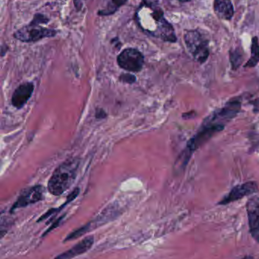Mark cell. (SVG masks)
Instances as JSON below:
<instances>
[{
	"label": "cell",
	"instance_id": "obj_1",
	"mask_svg": "<svg viewBox=\"0 0 259 259\" xmlns=\"http://www.w3.org/2000/svg\"><path fill=\"white\" fill-rule=\"evenodd\" d=\"M81 160L79 157L68 158L55 169L48 181V191L53 196L63 194L77 178Z\"/></svg>",
	"mask_w": 259,
	"mask_h": 259
},
{
	"label": "cell",
	"instance_id": "obj_2",
	"mask_svg": "<svg viewBox=\"0 0 259 259\" xmlns=\"http://www.w3.org/2000/svg\"><path fill=\"white\" fill-rule=\"evenodd\" d=\"M49 19L41 14H36L28 25L24 26L14 33V36L18 40L25 42H33L41 40L44 38L56 36V30L46 28L41 24H47Z\"/></svg>",
	"mask_w": 259,
	"mask_h": 259
},
{
	"label": "cell",
	"instance_id": "obj_3",
	"mask_svg": "<svg viewBox=\"0 0 259 259\" xmlns=\"http://www.w3.org/2000/svg\"><path fill=\"white\" fill-rule=\"evenodd\" d=\"M225 127L224 124H203L198 134L190 139L187 143V148L178 159L179 165L185 167L193 152L197 150L202 145L205 144L214 134L223 131Z\"/></svg>",
	"mask_w": 259,
	"mask_h": 259
},
{
	"label": "cell",
	"instance_id": "obj_4",
	"mask_svg": "<svg viewBox=\"0 0 259 259\" xmlns=\"http://www.w3.org/2000/svg\"><path fill=\"white\" fill-rule=\"evenodd\" d=\"M184 40L189 52L196 62L204 64L209 56V41L199 30H187Z\"/></svg>",
	"mask_w": 259,
	"mask_h": 259
},
{
	"label": "cell",
	"instance_id": "obj_5",
	"mask_svg": "<svg viewBox=\"0 0 259 259\" xmlns=\"http://www.w3.org/2000/svg\"><path fill=\"white\" fill-rule=\"evenodd\" d=\"M144 56L136 49L128 48L123 50L117 57L119 66L130 72H138L144 65Z\"/></svg>",
	"mask_w": 259,
	"mask_h": 259
},
{
	"label": "cell",
	"instance_id": "obj_6",
	"mask_svg": "<svg viewBox=\"0 0 259 259\" xmlns=\"http://www.w3.org/2000/svg\"><path fill=\"white\" fill-rule=\"evenodd\" d=\"M241 109V103L239 100H232L225 105L220 110L215 111L205 119L203 124H223V121H229L235 118ZM225 125V124H224Z\"/></svg>",
	"mask_w": 259,
	"mask_h": 259
},
{
	"label": "cell",
	"instance_id": "obj_7",
	"mask_svg": "<svg viewBox=\"0 0 259 259\" xmlns=\"http://www.w3.org/2000/svg\"><path fill=\"white\" fill-rule=\"evenodd\" d=\"M258 192V184L255 181H249V182L234 187L231 191L217 204L220 205H226L231 202L240 200L245 196H252Z\"/></svg>",
	"mask_w": 259,
	"mask_h": 259
},
{
	"label": "cell",
	"instance_id": "obj_8",
	"mask_svg": "<svg viewBox=\"0 0 259 259\" xmlns=\"http://www.w3.org/2000/svg\"><path fill=\"white\" fill-rule=\"evenodd\" d=\"M44 187L41 185H35L24 190L18 196L16 202L13 204L11 208L10 212L13 213L18 208L28 206L32 204L36 203L42 200L44 198Z\"/></svg>",
	"mask_w": 259,
	"mask_h": 259
},
{
	"label": "cell",
	"instance_id": "obj_9",
	"mask_svg": "<svg viewBox=\"0 0 259 259\" xmlns=\"http://www.w3.org/2000/svg\"><path fill=\"white\" fill-rule=\"evenodd\" d=\"M249 232L252 238L259 243V199L250 198L246 203Z\"/></svg>",
	"mask_w": 259,
	"mask_h": 259
},
{
	"label": "cell",
	"instance_id": "obj_10",
	"mask_svg": "<svg viewBox=\"0 0 259 259\" xmlns=\"http://www.w3.org/2000/svg\"><path fill=\"white\" fill-rule=\"evenodd\" d=\"M33 90L34 86L30 82H26L18 86L12 94V106L18 109L24 107V105L31 97Z\"/></svg>",
	"mask_w": 259,
	"mask_h": 259
},
{
	"label": "cell",
	"instance_id": "obj_11",
	"mask_svg": "<svg viewBox=\"0 0 259 259\" xmlns=\"http://www.w3.org/2000/svg\"><path fill=\"white\" fill-rule=\"evenodd\" d=\"M94 237L93 236H89L86 238L79 242L77 244L75 245L73 247L62 253L59 254L54 259H71L82 255L85 252L89 251L94 246Z\"/></svg>",
	"mask_w": 259,
	"mask_h": 259
},
{
	"label": "cell",
	"instance_id": "obj_12",
	"mask_svg": "<svg viewBox=\"0 0 259 259\" xmlns=\"http://www.w3.org/2000/svg\"><path fill=\"white\" fill-rule=\"evenodd\" d=\"M214 10L221 19L230 21L234 17V9L231 0H214Z\"/></svg>",
	"mask_w": 259,
	"mask_h": 259
},
{
	"label": "cell",
	"instance_id": "obj_13",
	"mask_svg": "<svg viewBox=\"0 0 259 259\" xmlns=\"http://www.w3.org/2000/svg\"><path fill=\"white\" fill-rule=\"evenodd\" d=\"M251 56L245 68H254L256 66L259 62V42L258 38L257 36H254L252 39V46H251Z\"/></svg>",
	"mask_w": 259,
	"mask_h": 259
},
{
	"label": "cell",
	"instance_id": "obj_14",
	"mask_svg": "<svg viewBox=\"0 0 259 259\" xmlns=\"http://www.w3.org/2000/svg\"><path fill=\"white\" fill-rule=\"evenodd\" d=\"M230 61L233 70H237L243 62V55L240 48L233 49L230 51Z\"/></svg>",
	"mask_w": 259,
	"mask_h": 259
},
{
	"label": "cell",
	"instance_id": "obj_15",
	"mask_svg": "<svg viewBox=\"0 0 259 259\" xmlns=\"http://www.w3.org/2000/svg\"><path fill=\"white\" fill-rule=\"evenodd\" d=\"M91 231H92L91 225H90L89 223L87 224V225L81 227L79 229L76 230V231H72L71 234H68V235L65 237V240H64V242L71 241V240H76V239L79 238V237L88 234V233L90 232Z\"/></svg>",
	"mask_w": 259,
	"mask_h": 259
},
{
	"label": "cell",
	"instance_id": "obj_16",
	"mask_svg": "<svg viewBox=\"0 0 259 259\" xmlns=\"http://www.w3.org/2000/svg\"><path fill=\"white\" fill-rule=\"evenodd\" d=\"M128 0H112L113 6H111L110 7L108 8V9H106V10L100 11V12H99V15H110V14L114 13V12H116V10H117L119 7H120V6L126 4V2Z\"/></svg>",
	"mask_w": 259,
	"mask_h": 259
},
{
	"label": "cell",
	"instance_id": "obj_17",
	"mask_svg": "<svg viewBox=\"0 0 259 259\" xmlns=\"http://www.w3.org/2000/svg\"><path fill=\"white\" fill-rule=\"evenodd\" d=\"M120 80L123 83H129V84H132V83H135L136 81V77L134 74H122L120 76Z\"/></svg>",
	"mask_w": 259,
	"mask_h": 259
},
{
	"label": "cell",
	"instance_id": "obj_18",
	"mask_svg": "<svg viewBox=\"0 0 259 259\" xmlns=\"http://www.w3.org/2000/svg\"><path fill=\"white\" fill-rule=\"evenodd\" d=\"M64 217H65V214H64L63 216H62V217L59 218V219H56V222H53V224L51 225V227H50V228H49V229L47 230V231H46L44 234H43V237H45L47 234L51 232V231H53V229H55V228H57V227L60 225V222H62V219H64Z\"/></svg>",
	"mask_w": 259,
	"mask_h": 259
},
{
	"label": "cell",
	"instance_id": "obj_19",
	"mask_svg": "<svg viewBox=\"0 0 259 259\" xmlns=\"http://www.w3.org/2000/svg\"><path fill=\"white\" fill-rule=\"evenodd\" d=\"M95 116L97 119H103V118H106V114L103 109H97V111H96Z\"/></svg>",
	"mask_w": 259,
	"mask_h": 259
},
{
	"label": "cell",
	"instance_id": "obj_20",
	"mask_svg": "<svg viewBox=\"0 0 259 259\" xmlns=\"http://www.w3.org/2000/svg\"><path fill=\"white\" fill-rule=\"evenodd\" d=\"M196 116V113L195 111H191L190 112H187L182 115V118L183 119H191V118H195Z\"/></svg>",
	"mask_w": 259,
	"mask_h": 259
},
{
	"label": "cell",
	"instance_id": "obj_21",
	"mask_svg": "<svg viewBox=\"0 0 259 259\" xmlns=\"http://www.w3.org/2000/svg\"><path fill=\"white\" fill-rule=\"evenodd\" d=\"M253 105V112L254 113H258L259 112V98L254 100L252 102Z\"/></svg>",
	"mask_w": 259,
	"mask_h": 259
},
{
	"label": "cell",
	"instance_id": "obj_22",
	"mask_svg": "<svg viewBox=\"0 0 259 259\" xmlns=\"http://www.w3.org/2000/svg\"><path fill=\"white\" fill-rule=\"evenodd\" d=\"M242 259H254L253 257L251 256V255H247V256H245L244 258Z\"/></svg>",
	"mask_w": 259,
	"mask_h": 259
},
{
	"label": "cell",
	"instance_id": "obj_23",
	"mask_svg": "<svg viewBox=\"0 0 259 259\" xmlns=\"http://www.w3.org/2000/svg\"><path fill=\"white\" fill-rule=\"evenodd\" d=\"M181 3H188V2L191 1V0H179Z\"/></svg>",
	"mask_w": 259,
	"mask_h": 259
}]
</instances>
